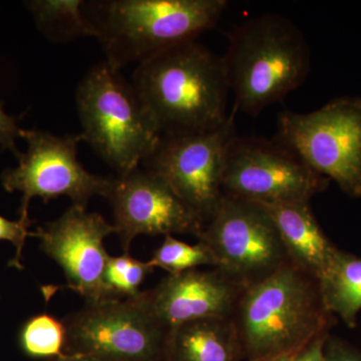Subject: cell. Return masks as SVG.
<instances>
[{"label": "cell", "instance_id": "obj_1", "mask_svg": "<svg viewBox=\"0 0 361 361\" xmlns=\"http://www.w3.org/2000/svg\"><path fill=\"white\" fill-rule=\"evenodd\" d=\"M132 85L161 134L216 129L229 116L224 59L197 40L140 63Z\"/></svg>", "mask_w": 361, "mask_h": 361}, {"label": "cell", "instance_id": "obj_2", "mask_svg": "<svg viewBox=\"0 0 361 361\" xmlns=\"http://www.w3.org/2000/svg\"><path fill=\"white\" fill-rule=\"evenodd\" d=\"M330 317L317 280L289 262L244 289L233 320L244 356L259 361L298 353L329 334Z\"/></svg>", "mask_w": 361, "mask_h": 361}, {"label": "cell", "instance_id": "obj_3", "mask_svg": "<svg viewBox=\"0 0 361 361\" xmlns=\"http://www.w3.org/2000/svg\"><path fill=\"white\" fill-rule=\"evenodd\" d=\"M223 59L235 109L252 116L300 87L311 65L310 45L300 28L273 13L235 28Z\"/></svg>", "mask_w": 361, "mask_h": 361}, {"label": "cell", "instance_id": "obj_4", "mask_svg": "<svg viewBox=\"0 0 361 361\" xmlns=\"http://www.w3.org/2000/svg\"><path fill=\"white\" fill-rule=\"evenodd\" d=\"M92 20L114 68L146 61L193 42L219 21L226 0H111L92 2Z\"/></svg>", "mask_w": 361, "mask_h": 361}, {"label": "cell", "instance_id": "obj_5", "mask_svg": "<svg viewBox=\"0 0 361 361\" xmlns=\"http://www.w3.org/2000/svg\"><path fill=\"white\" fill-rule=\"evenodd\" d=\"M108 61L90 68L77 90L82 141L118 175L140 167L161 132L134 85Z\"/></svg>", "mask_w": 361, "mask_h": 361}, {"label": "cell", "instance_id": "obj_6", "mask_svg": "<svg viewBox=\"0 0 361 361\" xmlns=\"http://www.w3.org/2000/svg\"><path fill=\"white\" fill-rule=\"evenodd\" d=\"M277 141L344 193L361 198V97L332 99L310 113L284 111Z\"/></svg>", "mask_w": 361, "mask_h": 361}, {"label": "cell", "instance_id": "obj_7", "mask_svg": "<svg viewBox=\"0 0 361 361\" xmlns=\"http://www.w3.org/2000/svg\"><path fill=\"white\" fill-rule=\"evenodd\" d=\"M216 267L244 288L289 263L269 212L261 204L223 196L197 236Z\"/></svg>", "mask_w": 361, "mask_h": 361}, {"label": "cell", "instance_id": "obj_8", "mask_svg": "<svg viewBox=\"0 0 361 361\" xmlns=\"http://www.w3.org/2000/svg\"><path fill=\"white\" fill-rule=\"evenodd\" d=\"M216 129L161 134L142 165L163 178L176 194L207 222L224 196L228 149L236 137L235 115Z\"/></svg>", "mask_w": 361, "mask_h": 361}, {"label": "cell", "instance_id": "obj_9", "mask_svg": "<svg viewBox=\"0 0 361 361\" xmlns=\"http://www.w3.org/2000/svg\"><path fill=\"white\" fill-rule=\"evenodd\" d=\"M21 137L27 142V149L18 157V167L6 169L0 177L6 192L23 194L20 219L30 220L28 209L35 197L49 203L66 196L73 205L84 208L92 197H106L111 177L92 174L78 160L82 135L23 129Z\"/></svg>", "mask_w": 361, "mask_h": 361}, {"label": "cell", "instance_id": "obj_10", "mask_svg": "<svg viewBox=\"0 0 361 361\" xmlns=\"http://www.w3.org/2000/svg\"><path fill=\"white\" fill-rule=\"evenodd\" d=\"M66 353L111 361H165L168 331L149 312L142 291L85 306L66 316Z\"/></svg>", "mask_w": 361, "mask_h": 361}, {"label": "cell", "instance_id": "obj_11", "mask_svg": "<svg viewBox=\"0 0 361 361\" xmlns=\"http://www.w3.org/2000/svg\"><path fill=\"white\" fill-rule=\"evenodd\" d=\"M329 182L276 139L236 135L228 149L223 192L258 204L310 202Z\"/></svg>", "mask_w": 361, "mask_h": 361}, {"label": "cell", "instance_id": "obj_12", "mask_svg": "<svg viewBox=\"0 0 361 361\" xmlns=\"http://www.w3.org/2000/svg\"><path fill=\"white\" fill-rule=\"evenodd\" d=\"M104 198L113 210V226L123 253H129L139 235L197 237L205 225L163 178L147 169L111 177Z\"/></svg>", "mask_w": 361, "mask_h": 361}, {"label": "cell", "instance_id": "obj_13", "mask_svg": "<svg viewBox=\"0 0 361 361\" xmlns=\"http://www.w3.org/2000/svg\"><path fill=\"white\" fill-rule=\"evenodd\" d=\"M114 233L113 224L103 216L73 205L32 236L39 239L42 251L63 269L66 288L84 297L87 305H94L111 300L104 280L110 258L104 241Z\"/></svg>", "mask_w": 361, "mask_h": 361}, {"label": "cell", "instance_id": "obj_14", "mask_svg": "<svg viewBox=\"0 0 361 361\" xmlns=\"http://www.w3.org/2000/svg\"><path fill=\"white\" fill-rule=\"evenodd\" d=\"M244 289L213 268L169 274L155 288L142 291V295L156 322L170 331L196 320L233 317Z\"/></svg>", "mask_w": 361, "mask_h": 361}, {"label": "cell", "instance_id": "obj_15", "mask_svg": "<svg viewBox=\"0 0 361 361\" xmlns=\"http://www.w3.org/2000/svg\"><path fill=\"white\" fill-rule=\"evenodd\" d=\"M261 205L276 226L289 262L317 280L337 248L318 224L310 202Z\"/></svg>", "mask_w": 361, "mask_h": 361}, {"label": "cell", "instance_id": "obj_16", "mask_svg": "<svg viewBox=\"0 0 361 361\" xmlns=\"http://www.w3.org/2000/svg\"><path fill=\"white\" fill-rule=\"evenodd\" d=\"M241 356L233 317L196 320L168 331L165 361H238Z\"/></svg>", "mask_w": 361, "mask_h": 361}, {"label": "cell", "instance_id": "obj_17", "mask_svg": "<svg viewBox=\"0 0 361 361\" xmlns=\"http://www.w3.org/2000/svg\"><path fill=\"white\" fill-rule=\"evenodd\" d=\"M317 284L325 310L355 327L361 310V258L336 249Z\"/></svg>", "mask_w": 361, "mask_h": 361}, {"label": "cell", "instance_id": "obj_18", "mask_svg": "<svg viewBox=\"0 0 361 361\" xmlns=\"http://www.w3.org/2000/svg\"><path fill=\"white\" fill-rule=\"evenodd\" d=\"M82 0H33L25 2L40 32L61 44L82 37H97L96 26L84 13Z\"/></svg>", "mask_w": 361, "mask_h": 361}, {"label": "cell", "instance_id": "obj_19", "mask_svg": "<svg viewBox=\"0 0 361 361\" xmlns=\"http://www.w3.org/2000/svg\"><path fill=\"white\" fill-rule=\"evenodd\" d=\"M18 343L30 357L47 360L59 357L66 353V323L47 312L30 316L21 325Z\"/></svg>", "mask_w": 361, "mask_h": 361}, {"label": "cell", "instance_id": "obj_20", "mask_svg": "<svg viewBox=\"0 0 361 361\" xmlns=\"http://www.w3.org/2000/svg\"><path fill=\"white\" fill-rule=\"evenodd\" d=\"M154 268L160 267L170 275L180 274L187 271L199 269L203 266L216 267V261L210 249L202 243L188 244L167 235L149 261Z\"/></svg>", "mask_w": 361, "mask_h": 361}, {"label": "cell", "instance_id": "obj_21", "mask_svg": "<svg viewBox=\"0 0 361 361\" xmlns=\"http://www.w3.org/2000/svg\"><path fill=\"white\" fill-rule=\"evenodd\" d=\"M154 269L149 261L137 260L129 253L110 256L104 277L109 296L111 299H127L139 295L140 287Z\"/></svg>", "mask_w": 361, "mask_h": 361}, {"label": "cell", "instance_id": "obj_22", "mask_svg": "<svg viewBox=\"0 0 361 361\" xmlns=\"http://www.w3.org/2000/svg\"><path fill=\"white\" fill-rule=\"evenodd\" d=\"M32 223V220H8L0 215V241L11 242L16 247V255L9 261V267L23 269L21 258H23V251L25 248L26 238L28 236H32V232L28 231V229Z\"/></svg>", "mask_w": 361, "mask_h": 361}, {"label": "cell", "instance_id": "obj_23", "mask_svg": "<svg viewBox=\"0 0 361 361\" xmlns=\"http://www.w3.org/2000/svg\"><path fill=\"white\" fill-rule=\"evenodd\" d=\"M21 129L18 126V118L7 115L0 103V148L13 152L16 158L20 155L16 147V141L21 137Z\"/></svg>", "mask_w": 361, "mask_h": 361}, {"label": "cell", "instance_id": "obj_24", "mask_svg": "<svg viewBox=\"0 0 361 361\" xmlns=\"http://www.w3.org/2000/svg\"><path fill=\"white\" fill-rule=\"evenodd\" d=\"M326 361H361V353L346 342L337 338H327L325 344Z\"/></svg>", "mask_w": 361, "mask_h": 361}, {"label": "cell", "instance_id": "obj_25", "mask_svg": "<svg viewBox=\"0 0 361 361\" xmlns=\"http://www.w3.org/2000/svg\"><path fill=\"white\" fill-rule=\"evenodd\" d=\"M327 338H329V334L316 337L299 350L292 361H326L325 344Z\"/></svg>", "mask_w": 361, "mask_h": 361}, {"label": "cell", "instance_id": "obj_26", "mask_svg": "<svg viewBox=\"0 0 361 361\" xmlns=\"http://www.w3.org/2000/svg\"><path fill=\"white\" fill-rule=\"evenodd\" d=\"M47 361H111L104 360V358L99 357V356L90 355H78V353H65L59 357L54 358V360Z\"/></svg>", "mask_w": 361, "mask_h": 361}, {"label": "cell", "instance_id": "obj_27", "mask_svg": "<svg viewBox=\"0 0 361 361\" xmlns=\"http://www.w3.org/2000/svg\"><path fill=\"white\" fill-rule=\"evenodd\" d=\"M295 355L296 353H294V355L278 356V357L269 358V360L259 361H292L293 360L294 356H295Z\"/></svg>", "mask_w": 361, "mask_h": 361}]
</instances>
